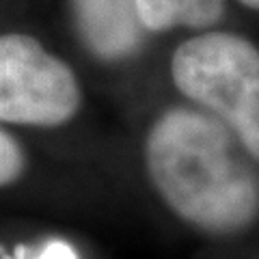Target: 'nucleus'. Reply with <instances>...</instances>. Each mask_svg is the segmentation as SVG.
<instances>
[{"instance_id":"f257e3e1","label":"nucleus","mask_w":259,"mask_h":259,"mask_svg":"<svg viewBox=\"0 0 259 259\" xmlns=\"http://www.w3.org/2000/svg\"><path fill=\"white\" fill-rule=\"evenodd\" d=\"M233 130L212 112L175 106L156 119L145 164L160 199L184 223L212 236L259 218V171Z\"/></svg>"},{"instance_id":"f03ea898","label":"nucleus","mask_w":259,"mask_h":259,"mask_svg":"<svg viewBox=\"0 0 259 259\" xmlns=\"http://www.w3.org/2000/svg\"><path fill=\"white\" fill-rule=\"evenodd\" d=\"M180 91L227 123L259 162V48L233 32L184 41L171 59Z\"/></svg>"},{"instance_id":"7ed1b4c3","label":"nucleus","mask_w":259,"mask_h":259,"mask_svg":"<svg viewBox=\"0 0 259 259\" xmlns=\"http://www.w3.org/2000/svg\"><path fill=\"white\" fill-rule=\"evenodd\" d=\"M74 69L24 32L0 35V121L54 127L80 108Z\"/></svg>"},{"instance_id":"20e7f679","label":"nucleus","mask_w":259,"mask_h":259,"mask_svg":"<svg viewBox=\"0 0 259 259\" xmlns=\"http://www.w3.org/2000/svg\"><path fill=\"white\" fill-rule=\"evenodd\" d=\"M78 35L100 61H123L139 52L145 30L134 0H71Z\"/></svg>"},{"instance_id":"39448f33","label":"nucleus","mask_w":259,"mask_h":259,"mask_svg":"<svg viewBox=\"0 0 259 259\" xmlns=\"http://www.w3.org/2000/svg\"><path fill=\"white\" fill-rule=\"evenodd\" d=\"M136 13L147 32L171 28H205L225 13V0H134Z\"/></svg>"},{"instance_id":"423d86ee","label":"nucleus","mask_w":259,"mask_h":259,"mask_svg":"<svg viewBox=\"0 0 259 259\" xmlns=\"http://www.w3.org/2000/svg\"><path fill=\"white\" fill-rule=\"evenodd\" d=\"M24 168H26V156L20 143L0 130V188L18 182Z\"/></svg>"},{"instance_id":"0eeeda50","label":"nucleus","mask_w":259,"mask_h":259,"mask_svg":"<svg viewBox=\"0 0 259 259\" xmlns=\"http://www.w3.org/2000/svg\"><path fill=\"white\" fill-rule=\"evenodd\" d=\"M26 259H78L74 246L65 240H48L32 257Z\"/></svg>"},{"instance_id":"6e6552de","label":"nucleus","mask_w":259,"mask_h":259,"mask_svg":"<svg viewBox=\"0 0 259 259\" xmlns=\"http://www.w3.org/2000/svg\"><path fill=\"white\" fill-rule=\"evenodd\" d=\"M238 3H242L244 7H248V9H253V11H259V0H238Z\"/></svg>"}]
</instances>
